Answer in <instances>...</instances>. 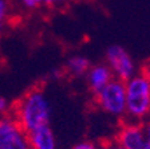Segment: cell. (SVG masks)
I'll return each mask as SVG.
<instances>
[{"mask_svg": "<svg viewBox=\"0 0 150 149\" xmlns=\"http://www.w3.org/2000/svg\"><path fill=\"white\" fill-rule=\"evenodd\" d=\"M71 149H99V148L91 141H82V143L75 144Z\"/></svg>", "mask_w": 150, "mask_h": 149, "instance_id": "obj_10", "label": "cell"}, {"mask_svg": "<svg viewBox=\"0 0 150 149\" xmlns=\"http://www.w3.org/2000/svg\"><path fill=\"white\" fill-rule=\"evenodd\" d=\"M142 74H145L150 79V66H146V67H144V71H142Z\"/></svg>", "mask_w": 150, "mask_h": 149, "instance_id": "obj_17", "label": "cell"}, {"mask_svg": "<svg viewBox=\"0 0 150 149\" xmlns=\"http://www.w3.org/2000/svg\"><path fill=\"white\" fill-rule=\"evenodd\" d=\"M106 61L107 66L117 79L126 82L137 74V67L131 55L119 44H111L107 47Z\"/></svg>", "mask_w": 150, "mask_h": 149, "instance_id": "obj_5", "label": "cell"}, {"mask_svg": "<svg viewBox=\"0 0 150 149\" xmlns=\"http://www.w3.org/2000/svg\"><path fill=\"white\" fill-rule=\"evenodd\" d=\"M126 83V114L137 121L150 115V79L135 74Z\"/></svg>", "mask_w": 150, "mask_h": 149, "instance_id": "obj_2", "label": "cell"}, {"mask_svg": "<svg viewBox=\"0 0 150 149\" xmlns=\"http://www.w3.org/2000/svg\"><path fill=\"white\" fill-rule=\"evenodd\" d=\"M32 149H56L55 136L50 125H43L28 133Z\"/></svg>", "mask_w": 150, "mask_h": 149, "instance_id": "obj_8", "label": "cell"}, {"mask_svg": "<svg viewBox=\"0 0 150 149\" xmlns=\"http://www.w3.org/2000/svg\"><path fill=\"white\" fill-rule=\"evenodd\" d=\"M115 149H126V148H123L122 145H119V144H117V143H115Z\"/></svg>", "mask_w": 150, "mask_h": 149, "instance_id": "obj_18", "label": "cell"}, {"mask_svg": "<svg viewBox=\"0 0 150 149\" xmlns=\"http://www.w3.org/2000/svg\"><path fill=\"white\" fill-rule=\"evenodd\" d=\"M97 105L105 113L114 117L126 114V83L121 79H111L95 96Z\"/></svg>", "mask_w": 150, "mask_h": 149, "instance_id": "obj_3", "label": "cell"}, {"mask_svg": "<svg viewBox=\"0 0 150 149\" xmlns=\"http://www.w3.org/2000/svg\"><path fill=\"white\" fill-rule=\"evenodd\" d=\"M90 67H91V63L88 61V58H86L83 55L71 56L67 61V63H66V70L72 77H82V75L87 74Z\"/></svg>", "mask_w": 150, "mask_h": 149, "instance_id": "obj_9", "label": "cell"}, {"mask_svg": "<svg viewBox=\"0 0 150 149\" xmlns=\"http://www.w3.org/2000/svg\"><path fill=\"white\" fill-rule=\"evenodd\" d=\"M99 149H115V144H111V143H105Z\"/></svg>", "mask_w": 150, "mask_h": 149, "instance_id": "obj_16", "label": "cell"}, {"mask_svg": "<svg viewBox=\"0 0 150 149\" xmlns=\"http://www.w3.org/2000/svg\"><path fill=\"white\" fill-rule=\"evenodd\" d=\"M66 0H44L43 3H46L47 6H56V4H60V3H64Z\"/></svg>", "mask_w": 150, "mask_h": 149, "instance_id": "obj_15", "label": "cell"}, {"mask_svg": "<svg viewBox=\"0 0 150 149\" xmlns=\"http://www.w3.org/2000/svg\"><path fill=\"white\" fill-rule=\"evenodd\" d=\"M1 27H3V26H1V22H0V31H1Z\"/></svg>", "mask_w": 150, "mask_h": 149, "instance_id": "obj_19", "label": "cell"}, {"mask_svg": "<svg viewBox=\"0 0 150 149\" xmlns=\"http://www.w3.org/2000/svg\"><path fill=\"white\" fill-rule=\"evenodd\" d=\"M0 149H32L28 133L11 113L0 118Z\"/></svg>", "mask_w": 150, "mask_h": 149, "instance_id": "obj_4", "label": "cell"}, {"mask_svg": "<svg viewBox=\"0 0 150 149\" xmlns=\"http://www.w3.org/2000/svg\"><path fill=\"white\" fill-rule=\"evenodd\" d=\"M9 113H11V108L8 101L0 96V114H9Z\"/></svg>", "mask_w": 150, "mask_h": 149, "instance_id": "obj_11", "label": "cell"}, {"mask_svg": "<svg viewBox=\"0 0 150 149\" xmlns=\"http://www.w3.org/2000/svg\"><path fill=\"white\" fill-rule=\"evenodd\" d=\"M86 75H87L88 89H90L94 97L97 96L111 79H114V74L107 65L91 66Z\"/></svg>", "mask_w": 150, "mask_h": 149, "instance_id": "obj_7", "label": "cell"}, {"mask_svg": "<svg viewBox=\"0 0 150 149\" xmlns=\"http://www.w3.org/2000/svg\"><path fill=\"white\" fill-rule=\"evenodd\" d=\"M117 144L126 149H146V136L144 125L137 122L125 124L117 134Z\"/></svg>", "mask_w": 150, "mask_h": 149, "instance_id": "obj_6", "label": "cell"}, {"mask_svg": "<svg viewBox=\"0 0 150 149\" xmlns=\"http://www.w3.org/2000/svg\"><path fill=\"white\" fill-rule=\"evenodd\" d=\"M8 12V4L6 0H0V22H3Z\"/></svg>", "mask_w": 150, "mask_h": 149, "instance_id": "obj_12", "label": "cell"}, {"mask_svg": "<svg viewBox=\"0 0 150 149\" xmlns=\"http://www.w3.org/2000/svg\"><path fill=\"white\" fill-rule=\"evenodd\" d=\"M145 136H146V149H150V121L144 125Z\"/></svg>", "mask_w": 150, "mask_h": 149, "instance_id": "obj_14", "label": "cell"}, {"mask_svg": "<svg viewBox=\"0 0 150 149\" xmlns=\"http://www.w3.org/2000/svg\"><path fill=\"white\" fill-rule=\"evenodd\" d=\"M44 0H22V3L24 4V7L27 8H36L38 6H40Z\"/></svg>", "mask_w": 150, "mask_h": 149, "instance_id": "obj_13", "label": "cell"}, {"mask_svg": "<svg viewBox=\"0 0 150 149\" xmlns=\"http://www.w3.org/2000/svg\"><path fill=\"white\" fill-rule=\"evenodd\" d=\"M11 114L27 133L50 122L51 105L40 87H32L11 108Z\"/></svg>", "mask_w": 150, "mask_h": 149, "instance_id": "obj_1", "label": "cell"}]
</instances>
